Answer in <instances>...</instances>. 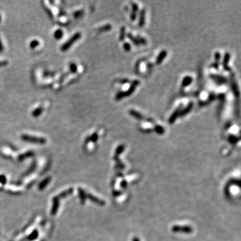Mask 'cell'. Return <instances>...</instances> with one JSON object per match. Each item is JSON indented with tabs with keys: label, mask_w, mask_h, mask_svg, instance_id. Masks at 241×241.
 I'll list each match as a JSON object with an SVG mask.
<instances>
[{
	"label": "cell",
	"mask_w": 241,
	"mask_h": 241,
	"mask_svg": "<svg viewBox=\"0 0 241 241\" xmlns=\"http://www.w3.org/2000/svg\"><path fill=\"white\" fill-rule=\"evenodd\" d=\"M140 84V82L138 80H135L134 81H133L132 84H131V86L129 87L127 90L126 91H119V93H117L116 96H115V99L116 100H120L123 99L124 97H129L130 95L134 93L135 90L136 89V88L138 86V85Z\"/></svg>",
	"instance_id": "1"
},
{
	"label": "cell",
	"mask_w": 241,
	"mask_h": 241,
	"mask_svg": "<svg viewBox=\"0 0 241 241\" xmlns=\"http://www.w3.org/2000/svg\"><path fill=\"white\" fill-rule=\"evenodd\" d=\"M81 33L80 32H77L74 34L73 36L67 41V42L62 46L61 47L62 51H66V50H68L72 46V44H73L75 42H77L78 39L81 38Z\"/></svg>",
	"instance_id": "2"
},
{
	"label": "cell",
	"mask_w": 241,
	"mask_h": 241,
	"mask_svg": "<svg viewBox=\"0 0 241 241\" xmlns=\"http://www.w3.org/2000/svg\"><path fill=\"white\" fill-rule=\"evenodd\" d=\"M21 139L24 141L32 142V143H38V144H45L46 142V139L42 138V137H35V136H31L28 135H21Z\"/></svg>",
	"instance_id": "3"
},
{
	"label": "cell",
	"mask_w": 241,
	"mask_h": 241,
	"mask_svg": "<svg viewBox=\"0 0 241 241\" xmlns=\"http://www.w3.org/2000/svg\"><path fill=\"white\" fill-rule=\"evenodd\" d=\"M210 77L217 84H223L227 82V79L225 78L223 76L216 74H210Z\"/></svg>",
	"instance_id": "4"
},
{
	"label": "cell",
	"mask_w": 241,
	"mask_h": 241,
	"mask_svg": "<svg viewBox=\"0 0 241 241\" xmlns=\"http://www.w3.org/2000/svg\"><path fill=\"white\" fill-rule=\"evenodd\" d=\"M230 54L228 52H226L224 56V59H223V68L224 69V71H226L230 72L231 70H232V68H231L230 66H228V62H229V61H230Z\"/></svg>",
	"instance_id": "5"
},
{
	"label": "cell",
	"mask_w": 241,
	"mask_h": 241,
	"mask_svg": "<svg viewBox=\"0 0 241 241\" xmlns=\"http://www.w3.org/2000/svg\"><path fill=\"white\" fill-rule=\"evenodd\" d=\"M129 113L130 115H131L132 117H134V118L137 119H138L139 120H146V119H147V118H145V117L143 116L140 113L136 111L135 110H133V109L130 110L129 111Z\"/></svg>",
	"instance_id": "6"
},
{
	"label": "cell",
	"mask_w": 241,
	"mask_h": 241,
	"mask_svg": "<svg viewBox=\"0 0 241 241\" xmlns=\"http://www.w3.org/2000/svg\"><path fill=\"white\" fill-rule=\"evenodd\" d=\"M193 107H194V103L192 102L189 103V104L187 105L186 108H184L183 110H181V111L180 113V116L183 117L186 115L187 114H188L190 111H191L192 109H193Z\"/></svg>",
	"instance_id": "7"
},
{
	"label": "cell",
	"mask_w": 241,
	"mask_h": 241,
	"mask_svg": "<svg viewBox=\"0 0 241 241\" xmlns=\"http://www.w3.org/2000/svg\"><path fill=\"white\" fill-rule=\"evenodd\" d=\"M181 111V107H180L178 109L175 110V111L173 113L172 115L170 116L169 119V123L170 124H173V123L176 121L177 117L180 116V113Z\"/></svg>",
	"instance_id": "8"
},
{
	"label": "cell",
	"mask_w": 241,
	"mask_h": 241,
	"mask_svg": "<svg viewBox=\"0 0 241 241\" xmlns=\"http://www.w3.org/2000/svg\"><path fill=\"white\" fill-rule=\"evenodd\" d=\"M231 86H232V90L233 92V94H234V96L236 97H239V88H238L237 87V84H236V82L234 80V78H232L231 79Z\"/></svg>",
	"instance_id": "9"
},
{
	"label": "cell",
	"mask_w": 241,
	"mask_h": 241,
	"mask_svg": "<svg viewBox=\"0 0 241 241\" xmlns=\"http://www.w3.org/2000/svg\"><path fill=\"white\" fill-rule=\"evenodd\" d=\"M167 52L166 51V50H162V51H161L159 54V55H158L157 57L156 64H161V63L163 61L164 58H166V57L167 56Z\"/></svg>",
	"instance_id": "10"
},
{
	"label": "cell",
	"mask_w": 241,
	"mask_h": 241,
	"mask_svg": "<svg viewBox=\"0 0 241 241\" xmlns=\"http://www.w3.org/2000/svg\"><path fill=\"white\" fill-rule=\"evenodd\" d=\"M139 26L140 27H143L145 24V9H143L140 12V14H139Z\"/></svg>",
	"instance_id": "11"
},
{
	"label": "cell",
	"mask_w": 241,
	"mask_h": 241,
	"mask_svg": "<svg viewBox=\"0 0 241 241\" xmlns=\"http://www.w3.org/2000/svg\"><path fill=\"white\" fill-rule=\"evenodd\" d=\"M193 79L190 76H187V77H184L183 79L182 82V87L183 88H186L187 87H188L189 85L192 82Z\"/></svg>",
	"instance_id": "12"
},
{
	"label": "cell",
	"mask_w": 241,
	"mask_h": 241,
	"mask_svg": "<svg viewBox=\"0 0 241 241\" xmlns=\"http://www.w3.org/2000/svg\"><path fill=\"white\" fill-rule=\"evenodd\" d=\"M126 35H127V36L128 38L130 40H131V42L134 43L135 46H139V45H140V44H139V42H138L137 39V38L134 37V36H133V34L129 32V33L127 34Z\"/></svg>",
	"instance_id": "13"
},
{
	"label": "cell",
	"mask_w": 241,
	"mask_h": 241,
	"mask_svg": "<svg viewBox=\"0 0 241 241\" xmlns=\"http://www.w3.org/2000/svg\"><path fill=\"white\" fill-rule=\"evenodd\" d=\"M43 111H44V108L42 107H39L34 111L32 113H31V115H32V116L34 117H37L40 116L41 114L42 113Z\"/></svg>",
	"instance_id": "14"
},
{
	"label": "cell",
	"mask_w": 241,
	"mask_h": 241,
	"mask_svg": "<svg viewBox=\"0 0 241 241\" xmlns=\"http://www.w3.org/2000/svg\"><path fill=\"white\" fill-rule=\"evenodd\" d=\"M125 36H126L125 28V27L123 26L121 28H120V35H119V40L120 41L124 40Z\"/></svg>",
	"instance_id": "15"
},
{
	"label": "cell",
	"mask_w": 241,
	"mask_h": 241,
	"mask_svg": "<svg viewBox=\"0 0 241 241\" xmlns=\"http://www.w3.org/2000/svg\"><path fill=\"white\" fill-rule=\"evenodd\" d=\"M112 26L111 24H106L104 25V26H101L99 28V30L100 31H109L110 30H111Z\"/></svg>",
	"instance_id": "16"
},
{
	"label": "cell",
	"mask_w": 241,
	"mask_h": 241,
	"mask_svg": "<svg viewBox=\"0 0 241 241\" xmlns=\"http://www.w3.org/2000/svg\"><path fill=\"white\" fill-rule=\"evenodd\" d=\"M154 129H155V131L160 135H162L165 132V130H164L163 127L160 126V125H155Z\"/></svg>",
	"instance_id": "17"
},
{
	"label": "cell",
	"mask_w": 241,
	"mask_h": 241,
	"mask_svg": "<svg viewBox=\"0 0 241 241\" xmlns=\"http://www.w3.org/2000/svg\"><path fill=\"white\" fill-rule=\"evenodd\" d=\"M239 140V138L236 137V136L233 135H230L228 136V141H229L230 143L231 144H235Z\"/></svg>",
	"instance_id": "18"
},
{
	"label": "cell",
	"mask_w": 241,
	"mask_h": 241,
	"mask_svg": "<svg viewBox=\"0 0 241 241\" xmlns=\"http://www.w3.org/2000/svg\"><path fill=\"white\" fill-rule=\"evenodd\" d=\"M54 38L56 39L57 40L60 39L63 36V31L61 30H57L54 32Z\"/></svg>",
	"instance_id": "19"
},
{
	"label": "cell",
	"mask_w": 241,
	"mask_h": 241,
	"mask_svg": "<svg viewBox=\"0 0 241 241\" xmlns=\"http://www.w3.org/2000/svg\"><path fill=\"white\" fill-rule=\"evenodd\" d=\"M136 38H137L139 44H142V45H145V44H147V40H145L144 38L141 37V36H137Z\"/></svg>",
	"instance_id": "20"
},
{
	"label": "cell",
	"mask_w": 241,
	"mask_h": 241,
	"mask_svg": "<svg viewBox=\"0 0 241 241\" xmlns=\"http://www.w3.org/2000/svg\"><path fill=\"white\" fill-rule=\"evenodd\" d=\"M38 45H39V42L36 40H32L30 42V47L31 48H35L37 47Z\"/></svg>",
	"instance_id": "21"
},
{
	"label": "cell",
	"mask_w": 241,
	"mask_h": 241,
	"mask_svg": "<svg viewBox=\"0 0 241 241\" xmlns=\"http://www.w3.org/2000/svg\"><path fill=\"white\" fill-rule=\"evenodd\" d=\"M214 58L216 60V62L219 63L220 58H221V54L219 52H216L214 54Z\"/></svg>",
	"instance_id": "22"
},
{
	"label": "cell",
	"mask_w": 241,
	"mask_h": 241,
	"mask_svg": "<svg viewBox=\"0 0 241 241\" xmlns=\"http://www.w3.org/2000/svg\"><path fill=\"white\" fill-rule=\"evenodd\" d=\"M123 48H124V50H125L126 52L130 51V50H131V45H130V44L128 42L124 43V44H123Z\"/></svg>",
	"instance_id": "23"
},
{
	"label": "cell",
	"mask_w": 241,
	"mask_h": 241,
	"mask_svg": "<svg viewBox=\"0 0 241 241\" xmlns=\"http://www.w3.org/2000/svg\"><path fill=\"white\" fill-rule=\"evenodd\" d=\"M70 69H71L72 72H77V66H76V64H74V63H71V64H70Z\"/></svg>",
	"instance_id": "24"
},
{
	"label": "cell",
	"mask_w": 241,
	"mask_h": 241,
	"mask_svg": "<svg viewBox=\"0 0 241 241\" xmlns=\"http://www.w3.org/2000/svg\"><path fill=\"white\" fill-rule=\"evenodd\" d=\"M138 9H139V7H138V5L136 4V3H134L133 2L132 3V12H135V13H136V12H137V11H138Z\"/></svg>",
	"instance_id": "25"
},
{
	"label": "cell",
	"mask_w": 241,
	"mask_h": 241,
	"mask_svg": "<svg viewBox=\"0 0 241 241\" xmlns=\"http://www.w3.org/2000/svg\"><path fill=\"white\" fill-rule=\"evenodd\" d=\"M83 14H84V11L83 10H78V11H77V12H74V16L75 18H78V17L81 16V15Z\"/></svg>",
	"instance_id": "26"
},
{
	"label": "cell",
	"mask_w": 241,
	"mask_h": 241,
	"mask_svg": "<svg viewBox=\"0 0 241 241\" xmlns=\"http://www.w3.org/2000/svg\"><path fill=\"white\" fill-rule=\"evenodd\" d=\"M90 139H91V141H97L98 134H97V133H95V134H94L93 135L91 136V137H90Z\"/></svg>",
	"instance_id": "27"
},
{
	"label": "cell",
	"mask_w": 241,
	"mask_h": 241,
	"mask_svg": "<svg viewBox=\"0 0 241 241\" xmlns=\"http://www.w3.org/2000/svg\"><path fill=\"white\" fill-rule=\"evenodd\" d=\"M130 18H131V20L132 21H135L136 20V18H137V14H136V13H135V12H132Z\"/></svg>",
	"instance_id": "28"
},
{
	"label": "cell",
	"mask_w": 241,
	"mask_h": 241,
	"mask_svg": "<svg viewBox=\"0 0 241 241\" xmlns=\"http://www.w3.org/2000/svg\"><path fill=\"white\" fill-rule=\"evenodd\" d=\"M118 82H120L121 84H125V83H129V81L128 79H119Z\"/></svg>",
	"instance_id": "29"
},
{
	"label": "cell",
	"mask_w": 241,
	"mask_h": 241,
	"mask_svg": "<svg viewBox=\"0 0 241 241\" xmlns=\"http://www.w3.org/2000/svg\"><path fill=\"white\" fill-rule=\"evenodd\" d=\"M8 64V62L6 61V60H4V61H0V67H1V66H6Z\"/></svg>",
	"instance_id": "30"
},
{
	"label": "cell",
	"mask_w": 241,
	"mask_h": 241,
	"mask_svg": "<svg viewBox=\"0 0 241 241\" xmlns=\"http://www.w3.org/2000/svg\"><path fill=\"white\" fill-rule=\"evenodd\" d=\"M213 64V65H212V66H213V67L214 68H216V69H218V67H219V63L215 62V63H214V64Z\"/></svg>",
	"instance_id": "31"
},
{
	"label": "cell",
	"mask_w": 241,
	"mask_h": 241,
	"mask_svg": "<svg viewBox=\"0 0 241 241\" xmlns=\"http://www.w3.org/2000/svg\"><path fill=\"white\" fill-rule=\"evenodd\" d=\"M3 50H4V47H3V44L2 43L1 39H0V52H2Z\"/></svg>",
	"instance_id": "32"
},
{
	"label": "cell",
	"mask_w": 241,
	"mask_h": 241,
	"mask_svg": "<svg viewBox=\"0 0 241 241\" xmlns=\"http://www.w3.org/2000/svg\"><path fill=\"white\" fill-rule=\"evenodd\" d=\"M1 19H2V17H1V15H0V21H1Z\"/></svg>",
	"instance_id": "33"
}]
</instances>
